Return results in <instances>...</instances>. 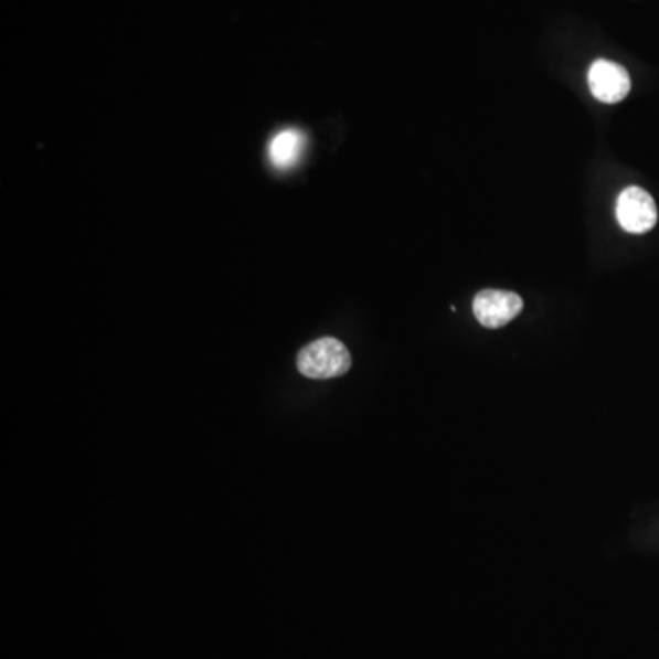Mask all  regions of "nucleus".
Wrapping results in <instances>:
<instances>
[{"label":"nucleus","instance_id":"f257e3e1","mask_svg":"<svg viewBox=\"0 0 659 659\" xmlns=\"http://www.w3.org/2000/svg\"><path fill=\"white\" fill-rule=\"evenodd\" d=\"M352 360L341 341L322 338L308 344L297 355V369L311 380H332L349 372Z\"/></svg>","mask_w":659,"mask_h":659},{"label":"nucleus","instance_id":"f03ea898","mask_svg":"<svg viewBox=\"0 0 659 659\" xmlns=\"http://www.w3.org/2000/svg\"><path fill=\"white\" fill-rule=\"evenodd\" d=\"M616 216L627 233L644 235L658 222V208L645 189L627 188L617 199Z\"/></svg>","mask_w":659,"mask_h":659},{"label":"nucleus","instance_id":"7ed1b4c3","mask_svg":"<svg viewBox=\"0 0 659 659\" xmlns=\"http://www.w3.org/2000/svg\"><path fill=\"white\" fill-rule=\"evenodd\" d=\"M524 308V302L513 291L482 290L472 300L477 321L486 328H502L513 321Z\"/></svg>","mask_w":659,"mask_h":659},{"label":"nucleus","instance_id":"20e7f679","mask_svg":"<svg viewBox=\"0 0 659 659\" xmlns=\"http://www.w3.org/2000/svg\"><path fill=\"white\" fill-rule=\"evenodd\" d=\"M588 85L592 96L597 102L614 105V103L623 102L628 96L633 83H630L627 68H623L614 61L599 60L595 61L592 68H589Z\"/></svg>","mask_w":659,"mask_h":659},{"label":"nucleus","instance_id":"39448f33","mask_svg":"<svg viewBox=\"0 0 659 659\" xmlns=\"http://www.w3.org/2000/svg\"><path fill=\"white\" fill-rule=\"evenodd\" d=\"M306 138L300 130L286 129L275 136L269 144V161L279 171H290L305 152Z\"/></svg>","mask_w":659,"mask_h":659}]
</instances>
